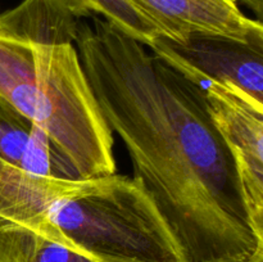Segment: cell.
<instances>
[{
    "mask_svg": "<svg viewBox=\"0 0 263 262\" xmlns=\"http://www.w3.org/2000/svg\"><path fill=\"white\" fill-rule=\"evenodd\" d=\"M91 18L79 23L80 61L182 262L249 261L257 243L236 162L204 87L112 23Z\"/></svg>",
    "mask_w": 263,
    "mask_h": 262,
    "instance_id": "obj_1",
    "label": "cell"
},
{
    "mask_svg": "<svg viewBox=\"0 0 263 262\" xmlns=\"http://www.w3.org/2000/svg\"><path fill=\"white\" fill-rule=\"evenodd\" d=\"M79 23L59 0H23L0 14V98L92 179L116 174L115 138L80 61Z\"/></svg>",
    "mask_w": 263,
    "mask_h": 262,
    "instance_id": "obj_2",
    "label": "cell"
},
{
    "mask_svg": "<svg viewBox=\"0 0 263 262\" xmlns=\"http://www.w3.org/2000/svg\"><path fill=\"white\" fill-rule=\"evenodd\" d=\"M46 218L54 240L97 262H182L156 203L134 177L72 180Z\"/></svg>",
    "mask_w": 263,
    "mask_h": 262,
    "instance_id": "obj_3",
    "label": "cell"
},
{
    "mask_svg": "<svg viewBox=\"0 0 263 262\" xmlns=\"http://www.w3.org/2000/svg\"><path fill=\"white\" fill-rule=\"evenodd\" d=\"M149 49L199 85L231 84L263 105V23L258 21L246 41L193 36L176 43L159 38Z\"/></svg>",
    "mask_w": 263,
    "mask_h": 262,
    "instance_id": "obj_4",
    "label": "cell"
},
{
    "mask_svg": "<svg viewBox=\"0 0 263 262\" xmlns=\"http://www.w3.org/2000/svg\"><path fill=\"white\" fill-rule=\"evenodd\" d=\"M168 40L182 43L193 36L246 41L253 21L236 0H133Z\"/></svg>",
    "mask_w": 263,
    "mask_h": 262,
    "instance_id": "obj_5",
    "label": "cell"
},
{
    "mask_svg": "<svg viewBox=\"0 0 263 262\" xmlns=\"http://www.w3.org/2000/svg\"><path fill=\"white\" fill-rule=\"evenodd\" d=\"M0 161L36 176L81 180L74 164L55 141L2 98Z\"/></svg>",
    "mask_w": 263,
    "mask_h": 262,
    "instance_id": "obj_6",
    "label": "cell"
},
{
    "mask_svg": "<svg viewBox=\"0 0 263 262\" xmlns=\"http://www.w3.org/2000/svg\"><path fill=\"white\" fill-rule=\"evenodd\" d=\"M204 91L213 120L229 145L263 169V105L231 84L210 82Z\"/></svg>",
    "mask_w": 263,
    "mask_h": 262,
    "instance_id": "obj_7",
    "label": "cell"
},
{
    "mask_svg": "<svg viewBox=\"0 0 263 262\" xmlns=\"http://www.w3.org/2000/svg\"><path fill=\"white\" fill-rule=\"evenodd\" d=\"M0 262H97L31 223L0 217Z\"/></svg>",
    "mask_w": 263,
    "mask_h": 262,
    "instance_id": "obj_8",
    "label": "cell"
},
{
    "mask_svg": "<svg viewBox=\"0 0 263 262\" xmlns=\"http://www.w3.org/2000/svg\"><path fill=\"white\" fill-rule=\"evenodd\" d=\"M72 15L81 20L102 15L107 22L135 39L145 46L159 38H164L162 31L152 22L133 0H59Z\"/></svg>",
    "mask_w": 263,
    "mask_h": 262,
    "instance_id": "obj_9",
    "label": "cell"
},
{
    "mask_svg": "<svg viewBox=\"0 0 263 262\" xmlns=\"http://www.w3.org/2000/svg\"><path fill=\"white\" fill-rule=\"evenodd\" d=\"M231 151L236 162L249 228L256 238V252L263 254V169L238 149L231 148Z\"/></svg>",
    "mask_w": 263,
    "mask_h": 262,
    "instance_id": "obj_10",
    "label": "cell"
},
{
    "mask_svg": "<svg viewBox=\"0 0 263 262\" xmlns=\"http://www.w3.org/2000/svg\"><path fill=\"white\" fill-rule=\"evenodd\" d=\"M236 2L249 8L256 15V21L263 23V0H236Z\"/></svg>",
    "mask_w": 263,
    "mask_h": 262,
    "instance_id": "obj_11",
    "label": "cell"
}]
</instances>
